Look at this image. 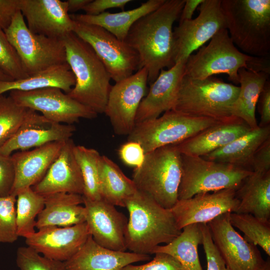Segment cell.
<instances>
[{
  "instance_id": "obj_23",
  "label": "cell",
  "mask_w": 270,
  "mask_h": 270,
  "mask_svg": "<svg viewBox=\"0 0 270 270\" xmlns=\"http://www.w3.org/2000/svg\"><path fill=\"white\" fill-rule=\"evenodd\" d=\"M65 142H50L11 155L16 172L11 195L16 196L21 190L38 183L58 156Z\"/></svg>"
},
{
  "instance_id": "obj_35",
  "label": "cell",
  "mask_w": 270,
  "mask_h": 270,
  "mask_svg": "<svg viewBox=\"0 0 270 270\" xmlns=\"http://www.w3.org/2000/svg\"><path fill=\"white\" fill-rule=\"evenodd\" d=\"M38 112L16 102L9 96H0V148L30 123Z\"/></svg>"
},
{
  "instance_id": "obj_41",
  "label": "cell",
  "mask_w": 270,
  "mask_h": 270,
  "mask_svg": "<svg viewBox=\"0 0 270 270\" xmlns=\"http://www.w3.org/2000/svg\"><path fill=\"white\" fill-rule=\"evenodd\" d=\"M202 244L206 254L207 270H230L215 246L207 224H201Z\"/></svg>"
},
{
  "instance_id": "obj_8",
  "label": "cell",
  "mask_w": 270,
  "mask_h": 270,
  "mask_svg": "<svg viewBox=\"0 0 270 270\" xmlns=\"http://www.w3.org/2000/svg\"><path fill=\"white\" fill-rule=\"evenodd\" d=\"M178 200L228 188L238 190L252 171L233 165L181 154Z\"/></svg>"
},
{
  "instance_id": "obj_49",
  "label": "cell",
  "mask_w": 270,
  "mask_h": 270,
  "mask_svg": "<svg viewBox=\"0 0 270 270\" xmlns=\"http://www.w3.org/2000/svg\"><path fill=\"white\" fill-rule=\"evenodd\" d=\"M204 0H185V2L180 16V22L192 19L193 14Z\"/></svg>"
},
{
  "instance_id": "obj_30",
  "label": "cell",
  "mask_w": 270,
  "mask_h": 270,
  "mask_svg": "<svg viewBox=\"0 0 270 270\" xmlns=\"http://www.w3.org/2000/svg\"><path fill=\"white\" fill-rule=\"evenodd\" d=\"M270 74L241 68L238 71V96L232 108V115L242 120L251 129L258 127L256 106Z\"/></svg>"
},
{
  "instance_id": "obj_36",
  "label": "cell",
  "mask_w": 270,
  "mask_h": 270,
  "mask_svg": "<svg viewBox=\"0 0 270 270\" xmlns=\"http://www.w3.org/2000/svg\"><path fill=\"white\" fill-rule=\"evenodd\" d=\"M74 153L83 178L82 196L91 200L101 199L98 176V162L101 155L94 148L80 145H74Z\"/></svg>"
},
{
  "instance_id": "obj_6",
  "label": "cell",
  "mask_w": 270,
  "mask_h": 270,
  "mask_svg": "<svg viewBox=\"0 0 270 270\" xmlns=\"http://www.w3.org/2000/svg\"><path fill=\"white\" fill-rule=\"evenodd\" d=\"M239 92V86L212 76L198 80L184 74L172 110L192 116L228 122L236 118L231 111Z\"/></svg>"
},
{
  "instance_id": "obj_26",
  "label": "cell",
  "mask_w": 270,
  "mask_h": 270,
  "mask_svg": "<svg viewBox=\"0 0 270 270\" xmlns=\"http://www.w3.org/2000/svg\"><path fill=\"white\" fill-rule=\"evenodd\" d=\"M44 206L36 218L38 230L47 226L65 227L86 222L82 195L58 192L44 196Z\"/></svg>"
},
{
  "instance_id": "obj_15",
  "label": "cell",
  "mask_w": 270,
  "mask_h": 270,
  "mask_svg": "<svg viewBox=\"0 0 270 270\" xmlns=\"http://www.w3.org/2000/svg\"><path fill=\"white\" fill-rule=\"evenodd\" d=\"M230 213L224 214L207 224L226 265L230 270H264L266 260L257 246L246 240L231 224Z\"/></svg>"
},
{
  "instance_id": "obj_43",
  "label": "cell",
  "mask_w": 270,
  "mask_h": 270,
  "mask_svg": "<svg viewBox=\"0 0 270 270\" xmlns=\"http://www.w3.org/2000/svg\"><path fill=\"white\" fill-rule=\"evenodd\" d=\"M16 172L11 156L0 154V198L11 195Z\"/></svg>"
},
{
  "instance_id": "obj_51",
  "label": "cell",
  "mask_w": 270,
  "mask_h": 270,
  "mask_svg": "<svg viewBox=\"0 0 270 270\" xmlns=\"http://www.w3.org/2000/svg\"><path fill=\"white\" fill-rule=\"evenodd\" d=\"M12 80H14L0 69V81L8 82Z\"/></svg>"
},
{
  "instance_id": "obj_45",
  "label": "cell",
  "mask_w": 270,
  "mask_h": 270,
  "mask_svg": "<svg viewBox=\"0 0 270 270\" xmlns=\"http://www.w3.org/2000/svg\"><path fill=\"white\" fill-rule=\"evenodd\" d=\"M250 170L256 172L270 171V138L259 147L254 154L250 164Z\"/></svg>"
},
{
  "instance_id": "obj_31",
  "label": "cell",
  "mask_w": 270,
  "mask_h": 270,
  "mask_svg": "<svg viewBox=\"0 0 270 270\" xmlns=\"http://www.w3.org/2000/svg\"><path fill=\"white\" fill-rule=\"evenodd\" d=\"M76 78L67 62L50 67L26 78L12 81H0V96L12 90L32 91L57 88L68 93Z\"/></svg>"
},
{
  "instance_id": "obj_38",
  "label": "cell",
  "mask_w": 270,
  "mask_h": 270,
  "mask_svg": "<svg viewBox=\"0 0 270 270\" xmlns=\"http://www.w3.org/2000/svg\"><path fill=\"white\" fill-rule=\"evenodd\" d=\"M16 262L20 270H68L64 262L46 258L28 246L18 248Z\"/></svg>"
},
{
  "instance_id": "obj_42",
  "label": "cell",
  "mask_w": 270,
  "mask_h": 270,
  "mask_svg": "<svg viewBox=\"0 0 270 270\" xmlns=\"http://www.w3.org/2000/svg\"><path fill=\"white\" fill-rule=\"evenodd\" d=\"M153 259L142 265L128 264L120 270H184L181 264L172 256L156 252Z\"/></svg>"
},
{
  "instance_id": "obj_50",
  "label": "cell",
  "mask_w": 270,
  "mask_h": 270,
  "mask_svg": "<svg viewBox=\"0 0 270 270\" xmlns=\"http://www.w3.org/2000/svg\"><path fill=\"white\" fill-rule=\"evenodd\" d=\"M92 0H68L66 1L68 12H76L83 8Z\"/></svg>"
},
{
  "instance_id": "obj_37",
  "label": "cell",
  "mask_w": 270,
  "mask_h": 270,
  "mask_svg": "<svg viewBox=\"0 0 270 270\" xmlns=\"http://www.w3.org/2000/svg\"><path fill=\"white\" fill-rule=\"evenodd\" d=\"M231 224L242 232L244 238L259 246L270 256V222H264L250 214L230 212Z\"/></svg>"
},
{
  "instance_id": "obj_10",
  "label": "cell",
  "mask_w": 270,
  "mask_h": 270,
  "mask_svg": "<svg viewBox=\"0 0 270 270\" xmlns=\"http://www.w3.org/2000/svg\"><path fill=\"white\" fill-rule=\"evenodd\" d=\"M4 31L28 76L66 62L62 40L32 32L20 11L16 14L9 27Z\"/></svg>"
},
{
  "instance_id": "obj_21",
  "label": "cell",
  "mask_w": 270,
  "mask_h": 270,
  "mask_svg": "<svg viewBox=\"0 0 270 270\" xmlns=\"http://www.w3.org/2000/svg\"><path fill=\"white\" fill-rule=\"evenodd\" d=\"M186 62L180 61L167 70H160L140 103L136 124L156 118L162 113L172 110L184 74Z\"/></svg>"
},
{
  "instance_id": "obj_11",
  "label": "cell",
  "mask_w": 270,
  "mask_h": 270,
  "mask_svg": "<svg viewBox=\"0 0 270 270\" xmlns=\"http://www.w3.org/2000/svg\"><path fill=\"white\" fill-rule=\"evenodd\" d=\"M73 32L91 46L115 82L139 70L136 52L104 28L74 20Z\"/></svg>"
},
{
  "instance_id": "obj_2",
  "label": "cell",
  "mask_w": 270,
  "mask_h": 270,
  "mask_svg": "<svg viewBox=\"0 0 270 270\" xmlns=\"http://www.w3.org/2000/svg\"><path fill=\"white\" fill-rule=\"evenodd\" d=\"M125 207L129 213L126 247L130 252L152 254L156 247L168 244L182 232L170 209L140 191L126 200Z\"/></svg>"
},
{
  "instance_id": "obj_47",
  "label": "cell",
  "mask_w": 270,
  "mask_h": 270,
  "mask_svg": "<svg viewBox=\"0 0 270 270\" xmlns=\"http://www.w3.org/2000/svg\"><path fill=\"white\" fill-rule=\"evenodd\" d=\"M21 0H0V29L6 30L16 14L20 11Z\"/></svg>"
},
{
  "instance_id": "obj_46",
  "label": "cell",
  "mask_w": 270,
  "mask_h": 270,
  "mask_svg": "<svg viewBox=\"0 0 270 270\" xmlns=\"http://www.w3.org/2000/svg\"><path fill=\"white\" fill-rule=\"evenodd\" d=\"M131 2L130 0H92L82 10L86 14L96 16L111 8H119L124 10L126 5Z\"/></svg>"
},
{
  "instance_id": "obj_13",
  "label": "cell",
  "mask_w": 270,
  "mask_h": 270,
  "mask_svg": "<svg viewBox=\"0 0 270 270\" xmlns=\"http://www.w3.org/2000/svg\"><path fill=\"white\" fill-rule=\"evenodd\" d=\"M222 0H204L198 16L179 22L173 30L175 64L186 62L192 52L200 48L220 30L227 29Z\"/></svg>"
},
{
  "instance_id": "obj_9",
  "label": "cell",
  "mask_w": 270,
  "mask_h": 270,
  "mask_svg": "<svg viewBox=\"0 0 270 270\" xmlns=\"http://www.w3.org/2000/svg\"><path fill=\"white\" fill-rule=\"evenodd\" d=\"M220 122L171 110L156 118L136 124L128 141L138 142L146 154L179 143Z\"/></svg>"
},
{
  "instance_id": "obj_22",
  "label": "cell",
  "mask_w": 270,
  "mask_h": 270,
  "mask_svg": "<svg viewBox=\"0 0 270 270\" xmlns=\"http://www.w3.org/2000/svg\"><path fill=\"white\" fill-rule=\"evenodd\" d=\"M76 130L73 124L52 122L38 113L32 120L0 148V154L10 156L16 150H28L47 144L64 142Z\"/></svg>"
},
{
  "instance_id": "obj_40",
  "label": "cell",
  "mask_w": 270,
  "mask_h": 270,
  "mask_svg": "<svg viewBox=\"0 0 270 270\" xmlns=\"http://www.w3.org/2000/svg\"><path fill=\"white\" fill-rule=\"evenodd\" d=\"M0 69L13 80L28 76L24 72L15 50L4 31L0 29Z\"/></svg>"
},
{
  "instance_id": "obj_1",
  "label": "cell",
  "mask_w": 270,
  "mask_h": 270,
  "mask_svg": "<svg viewBox=\"0 0 270 270\" xmlns=\"http://www.w3.org/2000/svg\"><path fill=\"white\" fill-rule=\"evenodd\" d=\"M185 0H165L155 10L130 28L124 42L138 54L139 69L145 68L151 84L160 70L175 64L172 26L180 16Z\"/></svg>"
},
{
  "instance_id": "obj_16",
  "label": "cell",
  "mask_w": 270,
  "mask_h": 270,
  "mask_svg": "<svg viewBox=\"0 0 270 270\" xmlns=\"http://www.w3.org/2000/svg\"><path fill=\"white\" fill-rule=\"evenodd\" d=\"M83 197L86 222L90 235L99 245L112 250L126 252L128 220L115 206L102 199Z\"/></svg>"
},
{
  "instance_id": "obj_52",
  "label": "cell",
  "mask_w": 270,
  "mask_h": 270,
  "mask_svg": "<svg viewBox=\"0 0 270 270\" xmlns=\"http://www.w3.org/2000/svg\"><path fill=\"white\" fill-rule=\"evenodd\" d=\"M264 270H270V258L266 260V264Z\"/></svg>"
},
{
  "instance_id": "obj_27",
  "label": "cell",
  "mask_w": 270,
  "mask_h": 270,
  "mask_svg": "<svg viewBox=\"0 0 270 270\" xmlns=\"http://www.w3.org/2000/svg\"><path fill=\"white\" fill-rule=\"evenodd\" d=\"M270 138V126H258L228 144L201 157L251 170L250 164L254 154Z\"/></svg>"
},
{
  "instance_id": "obj_39",
  "label": "cell",
  "mask_w": 270,
  "mask_h": 270,
  "mask_svg": "<svg viewBox=\"0 0 270 270\" xmlns=\"http://www.w3.org/2000/svg\"><path fill=\"white\" fill-rule=\"evenodd\" d=\"M16 196L0 198V242L12 243L18 238L16 224Z\"/></svg>"
},
{
  "instance_id": "obj_25",
  "label": "cell",
  "mask_w": 270,
  "mask_h": 270,
  "mask_svg": "<svg viewBox=\"0 0 270 270\" xmlns=\"http://www.w3.org/2000/svg\"><path fill=\"white\" fill-rule=\"evenodd\" d=\"M250 130L242 120L236 118L215 124L173 145L181 154L202 156L228 144Z\"/></svg>"
},
{
  "instance_id": "obj_14",
  "label": "cell",
  "mask_w": 270,
  "mask_h": 270,
  "mask_svg": "<svg viewBox=\"0 0 270 270\" xmlns=\"http://www.w3.org/2000/svg\"><path fill=\"white\" fill-rule=\"evenodd\" d=\"M148 82L147 70L142 68L112 86L104 113L116 134L128 136L132 130Z\"/></svg>"
},
{
  "instance_id": "obj_28",
  "label": "cell",
  "mask_w": 270,
  "mask_h": 270,
  "mask_svg": "<svg viewBox=\"0 0 270 270\" xmlns=\"http://www.w3.org/2000/svg\"><path fill=\"white\" fill-rule=\"evenodd\" d=\"M236 196L239 204L235 212L270 222V171L252 172L236 190Z\"/></svg>"
},
{
  "instance_id": "obj_18",
  "label": "cell",
  "mask_w": 270,
  "mask_h": 270,
  "mask_svg": "<svg viewBox=\"0 0 270 270\" xmlns=\"http://www.w3.org/2000/svg\"><path fill=\"white\" fill-rule=\"evenodd\" d=\"M90 236L85 222L69 226L42 228L25 238V242L46 258L65 262L80 249Z\"/></svg>"
},
{
  "instance_id": "obj_5",
  "label": "cell",
  "mask_w": 270,
  "mask_h": 270,
  "mask_svg": "<svg viewBox=\"0 0 270 270\" xmlns=\"http://www.w3.org/2000/svg\"><path fill=\"white\" fill-rule=\"evenodd\" d=\"M221 5L234 44L247 55L270 56V0H222Z\"/></svg>"
},
{
  "instance_id": "obj_19",
  "label": "cell",
  "mask_w": 270,
  "mask_h": 270,
  "mask_svg": "<svg viewBox=\"0 0 270 270\" xmlns=\"http://www.w3.org/2000/svg\"><path fill=\"white\" fill-rule=\"evenodd\" d=\"M20 10L33 33L62 39L73 32L74 20L68 14L66 1L21 0Z\"/></svg>"
},
{
  "instance_id": "obj_7",
  "label": "cell",
  "mask_w": 270,
  "mask_h": 270,
  "mask_svg": "<svg viewBox=\"0 0 270 270\" xmlns=\"http://www.w3.org/2000/svg\"><path fill=\"white\" fill-rule=\"evenodd\" d=\"M181 175V154L172 144L146 154L142 164L134 168L132 180L138 190L170 209L178 200Z\"/></svg>"
},
{
  "instance_id": "obj_12",
  "label": "cell",
  "mask_w": 270,
  "mask_h": 270,
  "mask_svg": "<svg viewBox=\"0 0 270 270\" xmlns=\"http://www.w3.org/2000/svg\"><path fill=\"white\" fill-rule=\"evenodd\" d=\"M9 96L18 104L40 112L52 122L73 124L80 118L92 119L98 115L57 88L28 92L12 90Z\"/></svg>"
},
{
  "instance_id": "obj_34",
  "label": "cell",
  "mask_w": 270,
  "mask_h": 270,
  "mask_svg": "<svg viewBox=\"0 0 270 270\" xmlns=\"http://www.w3.org/2000/svg\"><path fill=\"white\" fill-rule=\"evenodd\" d=\"M16 197L17 234L18 236L26 238L36 232V218L44 208V198L32 187L21 190Z\"/></svg>"
},
{
  "instance_id": "obj_32",
  "label": "cell",
  "mask_w": 270,
  "mask_h": 270,
  "mask_svg": "<svg viewBox=\"0 0 270 270\" xmlns=\"http://www.w3.org/2000/svg\"><path fill=\"white\" fill-rule=\"evenodd\" d=\"M98 176L101 198L114 206L125 207L126 200L138 190L132 180L104 155L99 160Z\"/></svg>"
},
{
  "instance_id": "obj_44",
  "label": "cell",
  "mask_w": 270,
  "mask_h": 270,
  "mask_svg": "<svg viewBox=\"0 0 270 270\" xmlns=\"http://www.w3.org/2000/svg\"><path fill=\"white\" fill-rule=\"evenodd\" d=\"M118 154L123 163L134 168L142 164L146 156L141 144L134 141H127L122 144L118 150Z\"/></svg>"
},
{
  "instance_id": "obj_29",
  "label": "cell",
  "mask_w": 270,
  "mask_h": 270,
  "mask_svg": "<svg viewBox=\"0 0 270 270\" xmlns=\"http://www.w3.org/2000/svg\"><path fill=\"white\" fill-rule=\"evenodd\" d=\"M165 0H148L135 8L112 13L105 12L96 16L86 14H70L75 21L100 26L124 41L134 24L142 17L158 8Z\"/></svg>"
},
{
  "instance_id": "obj_48",
  "label": "cell",
  "mask_w": 270,
  "mask_h": 270,
  "mask_svg": "<svg viewBox=\"0 0 270 270\" xmlns=\"http://www.w3.org/2000/svg\"><path fill=\"white\" fill-rule=\"evenodd\" d=\"M258 112L260 116V127L270 126V82H266L262 89L258 101Z\"/></svg>"
},
{
  "instance_id": "obj_20",
  "label": "cell",
  "mask_w": 270,
  "mask_h": 270,
  "mask_svg": "<svg viewBox=\"0 0 270 270\" xmlns=\"http://www.w3.org/2000/svg\"><path fill=\"white\" fill-rule=\"evenodd\" d=\"M74 145L71 138L65 142L44 176L32 187L36 192L43 196L58 192L83 194L84 181L74 155Z\"/></svg>"
},
{
  "instance_id": "obj_33",
  "label": "cell",
  "mask_w": 270,
  "mask_h": 270,
  "mask_svg": "<svg viewBox=\"0 0 270 270\" xmlns=\"http://www.w3.org/2000/svg\"><path fill=\"white\" fill-rule=\"evenodd\" d=\"M202 242L201 224L184 226L180 234L168 244L158 246L152 252H162L176 258L184 270H203L198 254V246Z\"/></svg>"
},
{
  "instance_id": "obj_3",
  "label": "cell",
  "mask_w": 270,
  "mask_h": 270,
  "mask_svg": "<svg viewBox=\"0 0 270 270\" xmlns=\"http://www.w3.org/2000/svg\"><path fill=\"white\" fill-rule=\"evenodd\" d=\"M62 40L66 62L76 78L67 94L97 114L104 113L112 86L107 69L91 46L74 32Z\"/></svg>"
},
{
  "instance_id": "obj_24",
  "label": "cell",
  "mask_w": 270,
  "mask_h": 270,
  "mask_svg": "<svg viewBox=\"0 0 270 270\" xmlns=\"http://www.w3.org/2000/svg\"><path fill=\"white\" fill-rule=\"evenodd\" d=\"M150 259L148 254L105 248L90 235L80 249L64 263L68 270H120L128 264Z\"/></svg>"
},
{
  "instance_id": "obj_4",
  "label": "cell",
  "mask_w": 270,
  "mask_h": 270,
  "mask_svg": "<svg viewBox=\"0 0 270 270\" xmlns=\"http://www.w3.org/2000/svg\"><path fill=\"white\" fill-rule=\"evenodd\" d=\"M241 68L270 74V56H254L243 53L233 43L228 30L224 28L210 39L208 45L189 56L184 75L202 80L226 74L230 82L238 84V71Z\"/></svg>"
},
{
  "instance_id": "obj_17",
  "label": "cell",
  "mask_w": 270,
  "mask_h": 270,
  "mask_svg": "<svg viewBox=\"0 0 270 270\" xmlns=\"http://www.w3.org/2000/svg\"><path fill=\"white\" fill-rule=\"evenodd\" d=\"M236 190L228 188L198 194L178 200L170 210L178 228L194 224H208L226 212H235L239 204Z\"/></svg>"
}]
</instances>
